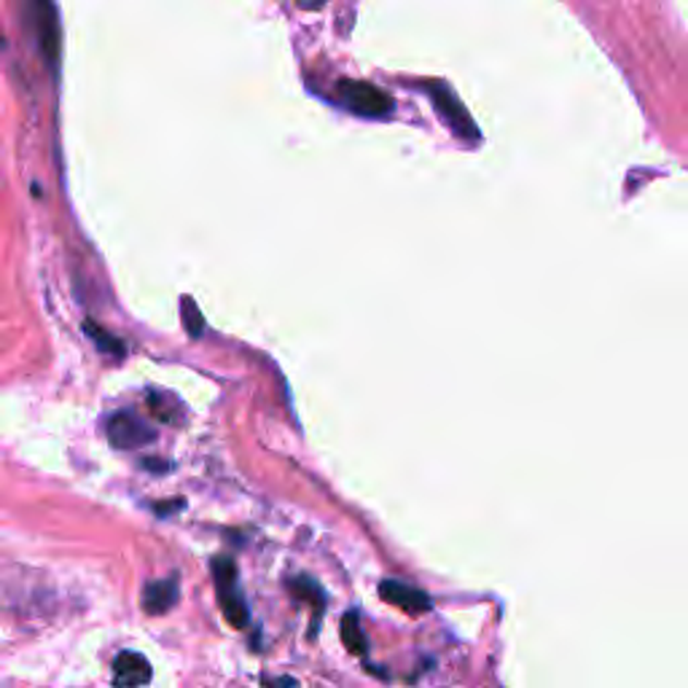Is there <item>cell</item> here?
I'll return each instance as SVG.
<instances>
[{
    "mask_svg": "<svg viewBox=\"0 0 688 688\" xmlns=\"http://www.w3.org/2000/svg\"><path fill=\"white\" fill-rule=\"evenodd\" d=\"M181 306L186 312H183V321H186V326H189V334H192V337L196 339L202 334V317H200V310H196V304L192 302V299H183L181 302Z\"/></svg>",
    "mask_w": 688,
    "mask_h": 688,
    "instance_id": "13",
    "label": "cell"
},
{
    "mask_svg": "<svg viewBox=\"0 0 688 688\" xmlns=\"http://www.w3.org/2000/svg\"><path fill=\"white\" fill-rule=\"evenodd\" d=\"M186 503L183 500H172V503H161V506H154V511L159 514V517H167L170 511H178V508H183Z\"/></svg>",
    "mask_w": 688,
    "mask_h": 688,
    "instance_id": "15",
    "label": "cell"
},
{
    "mask_svg": "<svg viewBox=\"0 0 688 688\" xmlns=\"http://www.w3.org/2000/svg\"><path fill=\"white\" fill-rule=\"evenodd\" d=\"M427 95H431V102L433 108H436L438 116H442L444 124L449 126V130L455 132V135L460 137V141L466 143H479V126L473 124L471 113L466 111V106L460 102V97L455 95L452 89H449L444 81H431V84L425 86Z\"/></svg>",
    "mask_w": 688,
    "mask_h": 688,
    "instance_id": "2",
    "label": "cell"
},
{
    "mask_svg": "<svg viewBox=\"0 0 688 688\" xmlns=\"http://www.w3.org/2000/svg\"><path fill=\"white\" fill-rule=\"evenodd\" d=\"M337 95L347 111L366 116V119H383L393 111V97L366 81H339Z\"/></svg>",
    "mask_w": 688,
    "mask_h": 688,
    "instance_id": "4",
    "label": "cell"
},
{
    "mask_svg": "<svg viewBox=\"0 0 688 688\" xmlns=\"http://www.w3.org/2000/svg\"><path fill=\"white\" fill-rule=\"evenodd\" d=\"M339 632H342L345 649L350 651L352 656H366V653H369V638H366V632H363V627H361V613L347 611L345 616H342V627H339Z\"/></svg>",
    "mask_w": 688,
    "mask_h": 688,
    "instance_id": "10",
    "label": "cell"
},
{
    "mask_svg": "<svg viewBox=\"0 0 688 688\" xmlns=\"http://www.w3.org/2000/svg\"><path fill=\"white\" fill-rule=\"evenodd\" d=\"M108 442L116 449H141L156 442V431L146 420L137 418L135 412H116L108 420Z\"/></svg>",
    "mask_w": 688,
    "mask_h": 688,
    "instance_id": "5",
    "label": "cell"
},
{
    "mask_svg": "<svg viewBox=\"0 0 688 688\" xmlns=\"http://www.w3.org/2000/svg\"><path fill=\"white\" fill-rule=\"evenodd\" d=\"M154 669L143 653L121 651L113 659V688H143L152 684Z\"/></svg>",
    "mask_w": 688,
    "mask_h": 688,
    "instance_id": "8",
    "label": "cell"
},
{
    "mask_svg": "<svg viewBox=\"0 0 688 688\" xmlns=\"http://www.w3.org/2000/svg\"><path fill=\"white\" fill-rule=\"evenodd\" d=\"M22 5H25V16L38 40V49L44 51V60L57 68L60 62V20H57L55 0H25Z\"/></svg>",
    "mask_w": 688,
    "mask_h": 688,
    "instance_id": "3",
    "label": "cell"
},
{
    "mask_svg": "<svg viewBox=\"0 0 688 688\" xmlns=\"http://www.w3.org/2000/svg\"><path fill=\"white\" fill-rule=\"evenodd\" d=\"M326 3V0H299V5H302V9H306V11H315V9H321V5Z\"/></svg>",
    "mask_w": 688,
    "mask_h": 688,
    "instance_id": "17",
    "label": "cell"
},
{
    "mask_svg": "<svg viewBox=\"0 0 688 688\" xmlns=\"http://www.w3.org/2000/svg\"><path fill=\"white\" fill-rule=\"evenodd\" d=\"M210 570L213 581H216V594L218 603H221L224 618L234 629L251 627V608H248L245 592L240 587V570H237L234 559L229 554H218V557H213Z\"/></svg>",
    "mask_w": 688,
    "mask_h": 688,
    "instance_id": "1",
    "label": "cell"
},
{
    "mask_svg": "<svg viewBox=\"0 0 688 688\" xmlns=\"http://www.w3.org/2000/svg\"><path fill=\"white\" fill-rule=\"evenodd\" d=\"M84 328H86V334H89L92 342L100 347L102 352H111V355H124V342H121V339L111 337V334H108L106 328L95 326V323H84Z\"/></svg>",
    "mask_w": 688,
    "mask_h": 688,
    "instance_id": "12",
    "label": "cell"
},
{
    "mask_svg": "<svg viewBox=\"0 0 688 688\" xmlns=\"http://www.w3.org/2000/svg\"><path fill=\"white\" fill-rule=\"evenodd\" d=\"M264 686L267 688H297V678L291 675H280V678H264Z\"/></svg>",
    "mask_w": 688,
    "mask_h": 688,
    "instance_id": "14",
    "label": "cell"
},
{
    "mask_svg": "<svg viewBox=\"0 0 688 688\" xmlns=\"http://www.w3.org/2000/svg\"><path fill=\"white\" fill-rule=\"evenodd\" d=\"M181 600V583L178 576L170 578H152V581L143 587V611L148 616H161V613H170Z\"/></svg>",
    "mask_w": 688,
    "mask_h": 688,
    "instance_id": "9",
    "label": "cell"
},
{
    "mask_svg": "<svg viewBox=\"0 0 688 688\" xmlns=\"http://www.w3.org/2000/svg\"><path fill=\"white\" fill-rule=\"evenodd\" d=\"M379 598H383L387 605H393V608L409 613V616H422V613L433 608V600L427 598L422 589L412 587V583L407 581H398V578H385V581L379 583Z\"/></svg>",
    "mask_w": 688,
    "mask_h": 688,
    "instance_id": "6",
    "label": "cell"
},
{
    "mask_svg": "<svg viewBox=\"0 0 688 688\" xmlns=\"http://www.w3.org/2000/svg\"><path fill=\"white\" fill-rule=\"evenodd\" d=\"M148 409H152L156 420L167 422V425H178L183 420V403L172 393H148Z\"/></svg>",
    "mask_w": 688,
    "mask_h": 688,
    "instance_id": "11",
    "label": "cell"
},
{
    "mask_svg": "<svg viewBox=\"0 0 688 688\" xmlns=\"http://www.w3.org/2000/svg\"><path fill=\"white\" fill-rule=\"evenodd\" d=\"M143 466L148 468V471H156V473H161V471H170V462H165V460H146L143 462Z\"/></svg>",
    "mask_w": 688,
    "mask_h": 688,
    "instance_id": "16",
    "label": "cell"
},
{
    "mask_svg": "<svg viewBox=\"0 0 688 688\" xmlns=\"http://www.w3.org/2000/svg\"><path fill=\"white\" fill-rule=\"evenodd\" d=\"M288 592H291V598L297 600V603H304L310 605L312 611H315V616H312V629H310V640L317 638V632H321V621H323V613H326V605H328V594L326 589L321 587V581L306 574H299V576H291L286 581Z\"/></svg>",
    "mask_w": 688,
    "mask_h": 688,
    "instance_id": "7",
    "label": "cell"
}]
</instances>
